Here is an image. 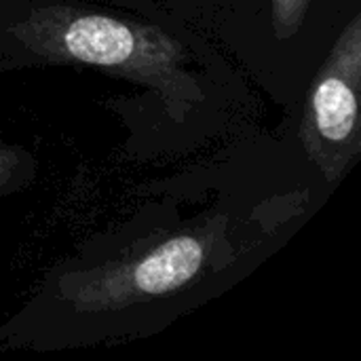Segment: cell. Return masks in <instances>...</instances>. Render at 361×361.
<instances>
[{
	"label": "cell",
	"instance_id": "277c9868",
	"mask_svg": "<svg viewBox=\"0 0 361 361\" xmlns=\"http://www.w3.org/2000/svg\"><path fill=\"white\" fill-rule=\"evenodd\" d=\"M34 157L17 144L0 140V199L21 190L34 176Z\"/></svg>",
	"mask_w": 361,
	"mask_h": 361
},
{
	"label": "cell",
	"instance_id": "7a4b0ae2",
	"mask_svg": "<svg viewBox=\"0 0 361 361\" xmlns=\"http://www.w3.org/2000/svg\"><path fill=\"white\" fill-rule=\"evenodd\" d=\"M220 231L180 233L133 258L68 273L57 281V296L76 313H106L178 294L207 271L222 245Z\"/></svg>",
	"mask_w": 361,
	"mask_h": 361
},
{
	"label": "cell",
	"instance_id": "5b68a950",
	"mask_svg": "<svg viewBox=\"0 0 361 361\" xmlns=\"http://www.w3.org/2000/svg\"><path fill=\"white\" fill-rule=\"evenodd\" d=\"M273 32L279 40H288L298 34L305 23L311 0H269Z\"/></svg>",
	"mask_w": 361,
	"mask_h": 361
},
{
	"label": "cell",
	"instance_id": "6da1fadb",
	"mask_svg": "<svg viewBox=\"0 0 361 361\" xmlns=\"http://www.w3.org/2000/svg\"><path fill=\"white\" fill-rule=\"evenodd\" d=\"M27 55L42 63L87 66L135 82L184 123L205 102L186 47L163 27L66 2H44L11 27Z\"/></svg>",
	"mask_w": 361,
	"mask_h": 361
},
{
	"label": "cell",
	"instance_id": "3957f363",
	"mask_svg": "<svg viewBox=\"0 0 361 361\" xmlns=\"http://www.w3.org/2000/svg\"><path fill=\"white\" fill-rule=\"evenodd\" d=\"M361 15L341 32L315 74L300 123L309 161L328 184H338L361 154Z\"/></svg>",
	"mask_w": 361,
	"mask_h": 361
}]
</instances>
